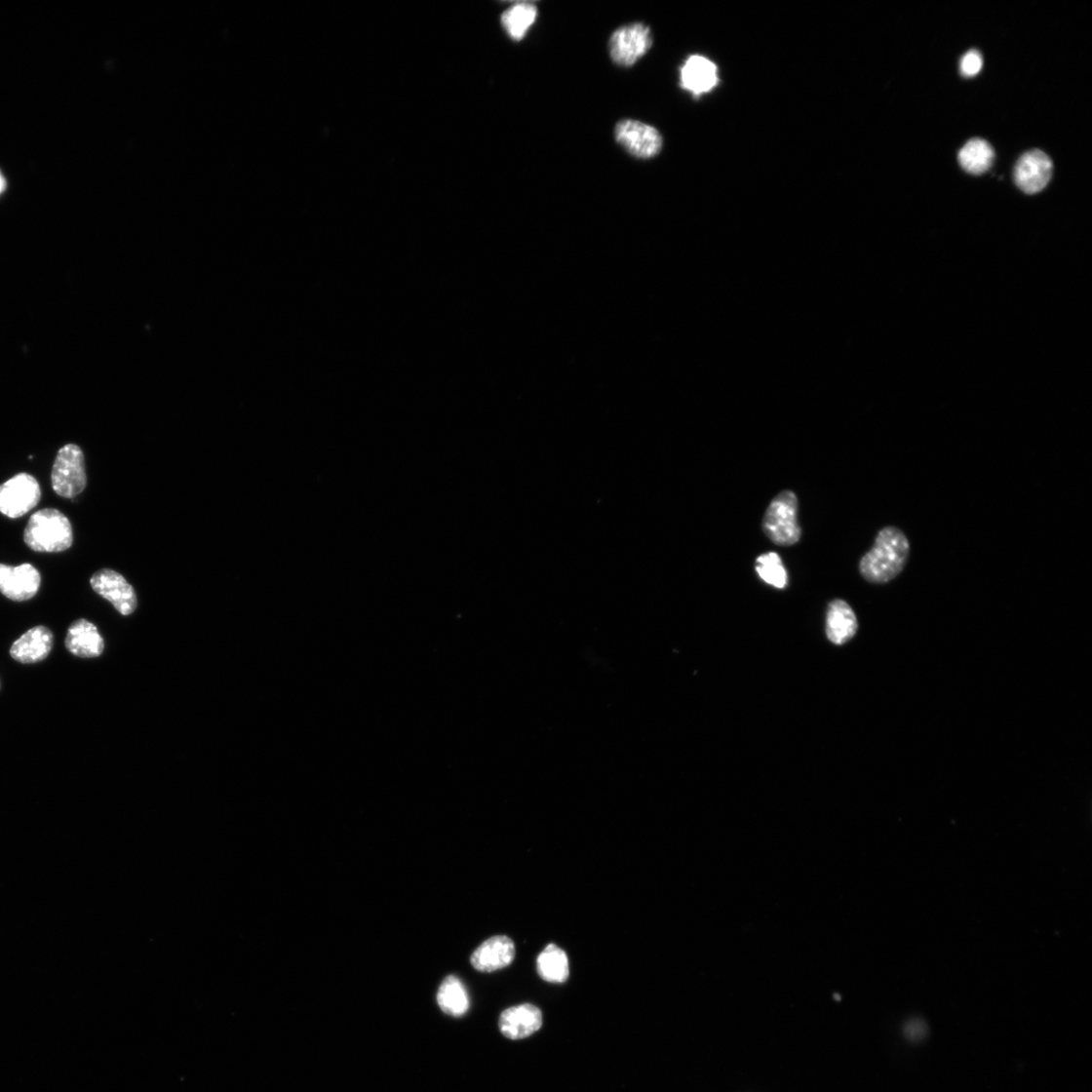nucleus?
<instances>
[{
    "label": "nucleus",
    "instance_id": "nucleus-1",
    "mask_svg": "<svg viewBox=\"0 0 1092 1092\" xmlns=\"http://www.w3.org/2000/svg\"><path fill=\"white\" fill-rule=\"evenodd\" d=\"M910 555L911 543L906 533L898 527L886 526L860 560L859 571L870 584H887L905 569Z\"/></svg>",
    "mask_w": 1092,
    "mask_h": 1092
},
{
    "label": "nucleus",
    "instance_id": "nucleus-2",
    "mask_svg": "<svg viewBox=\"0 0 1092 1092\" xmlns=\"http://www.w3.org/2000/svg\"><path fill=\"white\" fill-rule=\"evenodd\" d=\"M23 540L38 553H61L73 543V530L69 519L58 509H43L30 518L23 532Z\"/></svg>",
    "mask_w": 1092,
    "mask_h": 1092
},
{
    "label": "nucleus",
    "instance_id": "nucleus-3",
    "mask_svg": "<svg viewBox=\"0 0 1092 1092\" xmlns=\"http://www.w3.org/2000/svg\"><path fill=\"white\" fill-rule=\"evenodd\" d=\"M799 498L794 490L784 489L769 504L761 522V530L774 544L788 548L802 536L799 524Z\"/></svg>",
    "mask_w": 1092,
    "mask_h": 1092
},
{
    "label": "nucleus",
    "instance_id": "nucleus-4",
    "mask_svg": "<svg viewBox=\"0 0 1092 1092\" xmlns=\"http://www.w3.org/2000/svg\"><path fill=\"white\" fill-rule=\"evenodd\" d=\"M85 454L76 445L63 447L52 469V487L55 493L72 499L87 487Z\"/></svg>",
    "mask_w": 1092,
    "mask_h": 1092
},
{
    "label": "nucleus",
    "instance_id": "nucleus-5",
    "mask_svg": "<svg viewBox=\"0 0 1092 1092\" xmlns=\"http://www.w3.org/2000/svg\"><path fill=\"white\" fill-rule=\"evenodd\" d=\"M38 481L29 474H19L0 485V513L19 518L34 509L41 500Z\"/></svg>",
    "mask_w": 1092,
    "mask_h": 1092
},
{
    "label": "nucleus",
    "instance_id": "nucleus-6",
    "mask_svg": "<svg viewBox=\"0 0 1092 1092\" xmlns=\"http://www.w3.org/2000/svg\"><path fill=\"white\" fill-rule=\"evenodd\" d=\"M651 45L652 37L648 26L639 22L627 24L611 36L610 57L617 65L630 67L644 57Z\"/></svg>",
    "mask_w": 1092,
    "mask_h": 1092
},
{
    "label": "nucleus",
    "instance_id": "nucleus-7",
    "mask_svg": "<svg viewBox=\"0 0 1092 1092\" xmlns=\"http://www.w3.org/2000/svg\"><path fill=\"white\" fill-rule=\"evenodd\" d=\"M616 141L632 155L648 159L658 155L663 147L659 131L634 120H624L615 128Z\"/></svg>",
    "mask_w": 1092,
    "mask_h": 1092
},
{
    "label": "nucleus",
    "instance_id": "nucleus-8",
    "mask_svg": "<svg viewBox=\"0 0 1092 1092\" xmlns=\"http://www.w3.org/2000/svg\"><path fill=\"white\" fill-rule=\"evenodd\" d=\"M91 585L124 616L131 615L138 605L134 588L121 573L113 569L102 568L97 571Z\"/></svg>",
    "mask_w": 1092,
    "mask_h": 1092
},
{
    "label": "nucleus",
    "instance_id": "nucleus-9",
    "mask_svg": "<svg viewBox=\"0 0 1092 1092\" xmlns=\"http://www.w3.org/2000/svg\"><path fill=\"white\" fill-rule=\"evenodd\" d=\"M1053 171L1050 157L1041 150L1025 153L1015 168V181L1028 195L1040 193L1049 183Z\"/></svg>",
    "mask_w": 1092,
    "mask_h": 1092
},
{
    "label": "nucleus",
    "instance_id": "nucleus-10",
    "mask_svg": "<svg viewBox=\"0 0 1092 1092\" xmlns=\"http://www.w3.org/2000/svg\"><path fill=\"white\" fill-rule=\"evenodd\" d=\"M41 580V573L30 564L18 566L0 564V593L17 603L35 597Z\"/></svg>",
    "mask_w": 1092,
    "mask_h": 1092
},
{
    "label": "nucleus",
    "instance_id": "nucleus-11",
    "mask_svg": "<svg viewBox=\"0 0 1092 1092\" xmlns=\"http://www.w3.org/2000/svg\"><path fill=\"white\" fill-rule=\"evenodd\" d=\"M515 945L506 936H495L485 941L472 955L473 967L481 972H494L509 966L515 958Z\"/></svg>",
    "mask_w": 1092,
    "mask_h": 1092
},
{
    "label": "nucleus",
    "instance_id": "nucleus-12",
    "mask_svg": "<svg viewBox=\"0 0 1092 1092\" xmlns=\"http://www.w3.org/2000/svg\"><path fill=\"white\" fill-rule=\"evenodd\" d=\"M719 84L717 65L706 58L693 55L681 68V86L695 97L712 92Z\"/></svg>",
    "mask_w": 1092,
    "mask_h": 1092
},
{
    "label": "nucleus",
    "instance_id": "nucleus-13",
    "mask_svg": "<svg viewBox=\"0 0 1092 1092\" xmlns=\"http://www.w3.org/2000/svg\"><path fill=\"white\" fill-rule=\"evenodd\" d=\"M542 1025L540 1009L532 1004H522L505 1010L500 1018V1030L512 1040H521L537 1032Z\"/></svg>",
    "mask_w": 1092,
    "mask_h": 1092
},
{
    "label": "nucleus",
    "instance_id": "nucleus-14",
    "mask_svg": "<svg viewBox=\"0 0 1092 1092\" xmlns=\"http://www.w3.org/2000/svg\"><path fill=\"white\" fill-rule=\"evenodd\" d=\"M53 646V634L45 626H36L15 642L11 648L13 659L22 664L45 660Z\"/></svg>",
    "mask_w": 1092,
    "mask_h": 1092
},
{
    "label": "nucleus",
    "instance_id": "nucleus-15",
    "mask_svg": "<svg viewBox=\"0 0 1092 1092\" xmlns=\"http://www.w3.org/2000/svg\"><path fill=\"white\" fill-rule=\"evenodd\" d=\"M67 649L79 658H98L103 652L104 642L98 627L86 620L74 621L65 640Z\"/></svg>",
    "mask_w": 1092,
    "mask_h": 1092
},
{
    "label": "nucleus",
    "instance_id": "nucleus-16",
    "mask_svg": "<svg viewBox=\"0 0 1092 1092\" xmlns=\"http://www.w3.org/2000/svg\"><path fill=\"white\" fill-rule=\"evenodd\" d=\"M857 631L858 619L852 607L844 600H833L827 614L829 640L835 644H843L852 640Z\"/></svg>",
    "mask_w": 1092,
    "mask_h": 1092
},
{
    "label": "nucleus",
    "instance_id": "nucleus-17",
    "mask_svg": "<svg viewBox=\"0 0 1092 1092\" xmlns=\"http://www.w3.org/2000/svg\"><path fill=\"white\" fill-rule=\"evenodd\" d=\"M437 1002L444 1013L455 1018L466 1015L470 1008L468 991L454 975H449L443 981L437 993Z\"/></svg>",
    "mask_w": 1092,
    "mask_h": 1092
},
{
    "label": "nucleus",
    "instance_id": "nucleus-18",
    "mask_svg": "<svg viewBox=\"0 0 1092 1092\" xmlns=\"http://www.w3.org/2000/svg\"><path fill=\"white\" fill-rule=\"evenodd\" d=\"M995 153L992 145L979 138L968 141L960 150L958 159L962 169L968 174L980 176L992 169Z\"/></svg>",
    "mask_w": 1092,
    "mask_h": 1092
},
{
    "label": "nucleus",
    "instance_id": "nucleus-19",
    "mask_svg": "<svg viewBox=\"0 0 1092 1092\" xmlns=\"http://www.w3.org/2000/svg\"><path fill=\"white\" fill-rule=\"evenodd\" d=\"M537 971L540 977L551 983H564L569 975L568 959L566 952L551 944L538 956Z\"/></svg>",
    "mask_w": 1092,
    "mask_h": 1092
},
{
    "label": "nucleus",
    "instance_id": "nucleus-20",
    "mask_svg": "<svg viewBox=\"0 0 1092 1092\" xmlns=\"http://www.w3.org/2000/svg\"><path fill=\"white\" fill-rule=\"evenodd\" d=\"M537 18V8L532 3H518L501 17L502 25L514 41L523 40Z\"/></svg>",
    "mask_w": 1092,
    "mask_h": 1092
},
{
    "label": "nucleus",
    "instance_id": "nucleus-21",
    "mask_svg": "<svg viewBox=\"0 0 1092 1092\" xmlns=\"http://www.w3.org/2000/svg\"><path fill=\"white\" fill-rule=\"evenodd\" d=\"M756 571L759 577L766 584L776 589L783 590L788 585V573L780 556L770 552L759 556L756 560Z\"/></svg>",
    "mask_w": 1092,
    "mask_h": 1092
},
{
    "label": "nucleus",
    "instance_id": "nucleus-22",
    "mask_svg": "<svg viewBox=\"0 0 1092 1092\" xmlns=\"http://www.w3.org/2000/svg\"><path fill=\"white\" fill-rule=\"evenodd\" d=\"M983 65L981 54L977 50L968 51L961 59L960 70L963 76L973 77L977 75Z\"/></svg>",
    "mask_w": 1092,
    "mask_h": 1092
},
{
    "label": "nucleus",
    "instance_id": "nucleus-23",
    "mask_svg": "<svg viewBox=\"0 0 1092 1092\" xmlns=\"http://www.w3.org/2000/svg\"><path fill=\"white\" fill-rule=\"evenodd\" d=\"M5 188H6V180H5L4 176H2V174H0V194L3 193Z\"/></svg>",
    "mask_w": 1092,
    "mask_h": 1092
}]
</instances>
